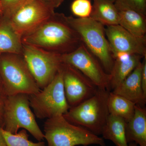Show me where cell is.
I'll return each instance as SVG.
<instances>
[{
  "label": "cell",
  "instance_id": "cell-15",
  "mask_svg": "<svg viewBox=\"0 0 146 146\" xmlns=\"http://www.w3.org/2000/svg\"><path fill=\"white\" fill-rule=\"evenodd\" d=\"M126 137L128 143L146 146V108L136 104L133 117L127 122Z\"/></svg>",
  "mask_w": 146,
  "mask_h": 146
},
{
  "label": "cell",
  "instance_id": "cell-25",
  "mask_svg": "<svg viewBox=\"0 0 146 146\" xmlns=\"http://www.w3.org/2000/svg\"><path fill=\"white\" fill-rule=\"evenodd\" d=\"M7 96L3 87L2 84L1 82H0V123L2 127L4 108L6 99Z\"/></svg>",
  "mask_w": 146,
  "mask_h": 146
},
{
  "label": "cell",
  "instance_id": "cell-11",
  "mask_svg": "<svg viewBox=\"0 0 146 146\" xmlns=\"http://www.w3.org/2000/svg\"><path fill=\"white\" fill-rule=\"evenodd\" d=\"M61 67L64 92L70 108L95 95L98 87L81 72L66 63H62Z\"/></svg>",
  "mask_w": 146,
  "mask_h": 146
},
{
  "label": "cell",
  "instance_id": "cell-18",
  "mask_svg": "<svg viewBox=\"0 0 146 146\" xmlns=\"http://www.w3.org/2000/svg\"><path fill=\"white\" fill-rule=\"evenodd\" d=\"M118 11L119 25L137 37H146V15L131 9Z\"/></svg>",
  "mask_w": 146,
  "mask_h": 146
},
{
  "label": "cell",
  "instance_id": "cell-29",
  "mask_svg": "<svg viewBox=\"0 0 146 146\" xmlns=\"http://www.w3.org/2000/svg\"><path fill=\"white\" fill-rule=\"evenodd\" d=\"M0 15L2 16L3 15V7L2 5L1 1L0 0Z\"/></svg>",
  "mask_w": 146,
  "mask_h": 146
},
{
  "label": "cell",
  "instance_id": "cell-5",
  "mask_svg": "<svg viewBox=\"0 0 146 146\" xmlns=\"http://www.w3.org/2000/svg\"><path fill=\"white\" fill-rule=\"evenodd\" d=\"M0 80L7 96L31 95L41 90L21 55L1 54Z\"/></svg>",
  "mask_w": 146,
  "mask_h": 146
},
{
  "label": "cell",
  "instance_id": "cell-21",
  "mask_svg": "<svg viewBox=\"0 0 146 146\" xmlns=\"http://www.w3.org/2000/svg\"><path fill=\"white\" fill-rule=\"evenodd\" d=\"M1 131L7 146H45V143L43 141L34 143L30 141L25 129H22L15 134L4 130L3 127Z\"/></svg>",
  "mask_w": 146,
  "mask_h": 146
},
{
  "label": "cell",
  "instance_id": "cell-23",
  "mask_svg": "<svg viewBox=\"0 0 146 146\" xmlns=\"http://www.w3.org/2000/svg\"><path fill=\"white\" fill-rule=\"evenodd\" d=\"M114 4L118 10L131 9L146 15V0H116Z\"/></svg>",
  "mask_w": 146,
  "mask_h": 146
},
{
  "label": "cell",
  "instance_id": "cell-13",
  "mask_svg": "<svg viewBox=\"0 0 146 146\" xmlns=\"http://www.w3.org/2000/svg\"><path fill=\"white\" fill-rule=\"evenodd\" d=\"M142 68L141 62L112 92L123 97L136 104L144 107L146 104V97L144 95L141 85Z\"/></svg>",
  "mask_w": 146,
  "mask_h": 146
},
{
  "label": "cell",
  "instance_id": "cell-1",
  "mask_svg": "<svg viewBox=\"0 0 146 146\" xmlns=\"http://www.w3.org/2000/svg\"><path fill=\"white\" fill-rule=\"evenodd\" d=\"M22 41L23 44L61 54L72 52L82 43L77 33L67 22L66 16L56 13L23 37Z\"/></svg>",
  "mask_w": 146,
  "mask_h": 146
},
{
  "label": "cell",
  "instance_id": "cell-32",
  "mask_svg": "<svg viewBox=\"0 0 146 146\" xmlns=\"http://www.w3.org/2000/svg\"><path fill=\"white\" fill-rule=\"evenodd\" d=\"M1 54H0V55H1ZM0 82H1V80H0Z\"/></svg>",
  "mask_w": 146,
  "mask_h": 146
},
{
  "label": "cell",
  "instance_id": "cell-6",
  "mask_svg": "<svg viewBox=\"0 0 146 146\" xmlns=\"http://www.w3.org/2000/svg\"><path fill=\"white\" fill-rule=\"evenodd\" d=\"M30 105L29 95L19 94L6 99L3 116L2 127L13 134L20 129L28 131L38 141L44 139V133L35 120Z\"/></svg>",
  "mask_w": 146,
  "mask_h": 146
},
{
  "label": "cell",
  "instance_id": "cell-17",
  "mask_svg": "<svg viewBox=\"0 0 146 146\" xmlns=\"http://www.w3.org/2000/svg\"><path fill=\"white\" fill-rule=\"evenodd\" d=\"M90 18L104 26L119 25V14L114 3L109 0H93Z\"/></svg>",
  "mask_w": 146,
  "mask_h": 146
},
{
  "label": "cell",
  "instance_id": "cell-16",
  "mask_svg": "<svg viewBox=\"0 0 146 146\" xmlns=\"http://www.w3.org/2000/svg\"><path fill=\"white\" fill-rule=\"evenodd\" d=\"M0 21V54L21 55L22 39L14 31L8 18L3 17Z\"/></svg>",
  "mask_w": 146,
  "mask_h": 146
},
{
  "label": "cell",
  "instance_id": "cell-2",
  "mask_svg": "<svg viewBox=\"0 0 146 146\" xmlns=\"http://www.w3.org/2000/svg\"><path fill=\"white\" fill-rule=\"evenodd\" d=\"M110 91L98 88L93 96L70 108L63 117L71 123L85 128L98 136L101 135L110 115L108 100Z\"/></svg>",
  "mask_w": 146,
  "mask_h": 146
},
{
  "label": "cell",
  "instance_id": "cell-31",
  "mask_svg": "<svg viewBox=\"0 0 146 146\" xmlns=\"http://www.w3.org/2000/svg\"><path fill=\"white\" fill-rule=\"evenodd\" d=\"M109 1H110L112 2V3H115V1L116 0H109Z\"/></svg>",
  "mask_w": 146,
  "mask_h": 146
},
{
  "label": "cell",
  "instance_id": "cell-30",
  "mask_svg": "<svg viewBox=\"0 0 146 146\" xmlns=\"http://www.w3.org/2000/svg\"><path fill=\"white\" fill-rule=\"evenodd\" d=\"M128 145L129 146H137L138 145L136 144V143L132 142V143H129Z\"/></svg>",
  "mask_w": 146,
  "mask_h": 146
},
{
  "label": "cell",
  "instance_id": "cell-9",
  "mask_svg": "<svg viewBox=\"0 0 146 146\" xmlns=\"http://www.w3.org/2000/svg\"><path fill=\"white\" fill-rule=\"evenodd\" d=\"M54 8L41 0H31L8 18L21 39L29 34L54 14Z\"/></svg>",
  "mask_w": 146,
  "mask_h": 146
},
{
  "label": "cell",
  "instance_id": "cell-12",
  "mask_svg": "<svg viewBox=\"0 0 146 146\" xmlns=\"http://www.w3.org/2000/svg\"><path fill=\"white\" fill-rule=\"evenodd\" d=\"M106 35L115 59L121 54L146 56V37L134 36L119 25L105 28Z\"/></svg>",
  "mask_w": 146,
  "mask_h": 146
},
{
  "label": "cell",
  "instance_id": "cell-19",
  "mask_svg": "<svg viewBox=\"0 0 146 146\" xmlns=\"http://www.w3.org/2000/svg\"><path fill=\"white\" fill-rule=\"evenodd\" d=\"M127 122L122 118L109 115L103 129V138L112 141L116 146H129L126 137Z\"/></svg>",
  "mask_w": 146,
  "mask_h": 146
},
{
  "label": "cell",
  "instance_id": "cell-26",
  "mask_svg": "<svg viewBox=\"0 0 146 146\" xmlns=\"http://www.w3.org/2000/svg\"><path fill=\"white\" fill-rule=\"evenodd\" d=\"M142 68L141 72V81L142 89L144 95L146 97V56L143 58L142 62Z\"/></svg>",
  "mask_w": 146,
  "mask_h": 146
},
{
  "label": "cell",
  "instance_id": "cell-8",
  "mask_svg": "<svg viewBox=\"0 0 146 146\" xmlns=\"http://www.w3.org/2000/svg\"><path fill=\"white\" fill-rule=\"evenodd\" d=\"M22 56L40 89L51 82L61 67L62 54L23 44Z\"/></svg>",
  "mask_w": 146,
  "mask_h": 146
},
{
  "label": "cell",
  "instance_id": "cell-14",
  "mask_svg": "<svg viewBox=\"0 0 146 146\" xmlns=\"http://www.w3.org/2000/svg\"><path fill=\"white\" fill-rule=\"evenodd\" d=\"M144 56L138 54H121L114 59L110 76V90L122 82L141 62Z\"/></svg>",
  "mask_w": 146,
  "mask_h": 146
},
{
  "label": "cell",
  "instance_id": "cell-24",
  "mask_svg": "<svg viewBox=\"0 0 146 146\" xmlns=\"http://www.w3.org/2000/svg\"><path fill=\"white\" fill-rule=\"evenodd\" d=\"M31 0H1L3 17L9 18L18 9Z\"/></svg>",
  "mask_w": 146,
  "mask_h": 146
},
{
  "label": "cell",
  "instance_id": "cell-27",
  "mask_svg": "<svg viewBox=\"0 0 146 146\" xmlns=\"http://www.w3.org/2000/svg\"><path fill=\"white\" fill-rule=\"evenodd\" d=\"M46 4L56 8L61 4L64 0H41Z\"/></svg>",
  "mask_w": 146,
  "mask_h": 146
},
{
  "label": "cell",
  "instance_id": "cell-22",
  "mask_svg": "<svg viewBox=\"0 0 146 146\" xmlns=\"http://www.w3.org/2000/svg\"><path fill=\"white\" fill-rule=\"evenodd\" d=\"M71 10L73 14L78 18H89L92 10L91 1L74 0L71 4Z\"/></svg>",
  "mask_w": 146,
  "mask_h": 146
},
{
  "label": "cell",
  "instance_id": "cell-4",
  "mask_svg": "<svg viewBox=\"0 0 146 146\" xmlns=\"http://www.w3.org/2000/svg\"><path fill=\"white\" fill-rule=\"evenodd\" d=\"M44 132L47 146H106L103 138L85 128L71 123L63 115L47 119Z\"/></svg>",
  "mask_w": 146,
  "mask_h": 146
},
{
  "label": "cell",
  "instance_id": "cell-3",
  "mask_svg": "<svg viewBox=\"0 0 146 146\" xmlns=\"http://www.w3.org/2000/svg\"><path fill=\"white\" fill-rule=\"evenodd\" d=\"M69 25L78 34L82 42L99 61L105 71L110 74L114 59L108 41L104 26L90 17L66 16Z\"/></svg>",
  "mask_w": 146,
  "mask_h": 146
},
{
  "label": "cell",
  "instance_id": "cell-7",
  "mask_svg": "<svg viewBox=\"0 0 146 146\" xmlns=\"http://www.w3.org/2000/svg\"><path fill=\"white\" fill-rule=\"evenodd\" d=\"M61 66L48 85L38 93L29 95L30 105L38 119H47L63 115L70 108L64 92Z\"/></svg>",
  "mask_w": 146,
  "mask_h": 146
},
{
  "label": "cell",
  "instance_id": "cell-20",
  "mask_svg": "<svg viewBox=\"0 0 146 146\" xmlns=\"http://www.w3.org/2000/svg\"><path fill=\"white\" fill-rule=\"evenodd\" d=\"M136 105L122 96L110 92L108 100L110 115L122 118L127 122L133 117Z\"/></svg>",
  "mask_w": 146,
  "mask_h": 146
},
{
  "label": "cell",
  "instance_id": "cell-33",
  "mask_svg": "<svg viewBox=\"0 0 146 146\" xmlns=\"http://www.w3.org/2000/svg\"><path fill=\"white\" fill-rule=\"evenodd\" d=\"M0 16H1V15H0Z\"/></svg>",
  "mask_w": 146,
  "mask_h": 146
},
{
  "label": "cell",
  "instance_id": "cell-10",
  "mask_svg": "<svg viewBox=\"0 0 146 146\" xmlns=\"http://www.w3.org/2000/svg\"><path fill=\"white\" fill-rule=\"evenodd\" d=\"M62 61L78 70L99 88L110 91V76L83 43L75 50L62 54Z\"/></svg>",
  "mask_w": 146,
  "mask_h": 146
},
{
  "label": "cell",
  "instance_id": "cell-28",
  "mask_svg": "<svg viewBox=\"0 0 146 146\" xmlns=\"http://www.w3.org/2000/svg\"><path fill=\"white\" fill-rule=\"evenodd\" d=\"M2 127L0 123V146H7L5 139L2 133Z\"/></svg>",
  "mask_w": 146,
  "mask_h": 146
}]
</instances>
